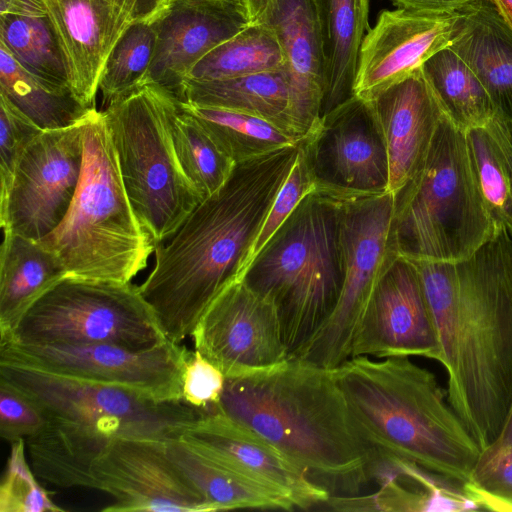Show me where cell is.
Returning <instances> with one entry per match:
<instances>
[{"label": "cell", "instance_id": "1", "mask_svg": "<svg viewBox=\"0 0 512 512\" xmlns=\"http://www.w3.org/2000/svg\"><path fill=\"white\" fill-rule=\"evenodd\" d=\"M509 234L496 227L458 262L411 260L437 327L448 402L482 450L499 437L512 404Z\"/></svg>", "mask_w": 512, "mask_h": 512}, {"label": "cell", "instance_id": "2", "mask_svg": "<svg viewBox=\"0 0 512 512\" xmlns=\"http://www.w3.org/2000/svg\"><path fill=\"white\" fill-rule=\"evenodd\" d=\"M300 142L236 163L226 184L156 246L154 268L140 290L169 341L191 336L216 297L243 279Z\"/></svg>", "mask_w": 512, "mask_h": 512}, {"label": "cell", "instance_id": "3", "mask_svg": "<svg viewBox=\"0 0 512 512\" xmlns=\"http://www.w3.org/2000/svg\"><path fill=\"white\" fill-rule=\"evenodd\" d=\"M214 411L268 440L330 496H357L385 464L355 421L333 369L297 357L226 378Z\"/></svg>", "mask_w": 512, "mask_h": 512}, {"label": "cell", "instance_id": "4", "mask_svg": "<svg viewBox=\"0 0 512 512\" xmlns=\"http://www.w3.org/2000/svg\"><path fill=\"white\" fill-rule=\"evenodd\" d=\"M333 372L359 428L384 460L415 465L463 490L482 449L433 373L406 356L351 357Z\"/></svg>", "mask_w": 512, "mask_h": 512}, {"label": "cell", "instance_id": "5", "mask_svg": "<svg viewBox=\"0 0 512 512\" xmlns=\"http://www.w3.org/2000/svg\"><path fill=\"white\" fill-rule=\"evenodd\" d=\"M82 136L83 166L69 210L39 241L60 259L67 277L131 282L156 245L128 197L102 111L88 113Z\"/></svg>", "mask_w": 512, "mask_h": 512}, {"label": "cell", "instance_id": "6", "mask_svg": "<svg viewBox=\"0 0 512 512\" xmlns=\"http://www.w3.org/2000/svg\"><path fill=\"white\" fill-rule=\"evenodd\" d=\"M339 197L315 189L266 242L243 281L275 307L289 357L324 325L342 287Z\"/></svg>", "mask_w": 512, "mask_h": 512}, {"label": "cell", "instance_id": "7", "mask_svg": "<svg viewBox=\"0 0 512 512\" xmlns=\"http://www.w3.org/2000/svg\"><path fill=\"white\" fill-rule=\"evenodd\" d=\"M400 255L458 262L496 229L472 171L465 132L443 116L419 172L395 194Z\"/></svg>", "mask_w": 512, "mask_h": 512}, {"label": "cell", "instance_id": "8", "mask_svg": "<svg viewBox=\"0 0 512 512\" xmlns=\"http://www.w3.org/2000/svg\"><path fill=\"white\" fill-rule=\"evenodd\" d=\"M178 99L141 84L102 111L131 204L155 245L167 241L203 201L179 162L173 139Z\"/></svg>", "mask_w": 512, "mask_h": 512}, {"label": "cell", "instance_id": "9", "mask_svg": "<svg viewBox=\"0 0 512 512\" xmlns=\"http://www.w3.org/2000/svg\"><path fill=\"white\" fill-rule=\"evenodd\" d=\"M0 378L33 398L48 419L103 443L118 438L169 441L209 413L184 399L161 401L133 389L8 362H0Z\"/></svg>", "mask_w": 512, "mask_h": 512}, {"label": "cell", "instance_id": "10", "mask_svg": "<svg viewBox=\"0 0 512 512\" xmlns=\"http://www.w3.org/2000/svg\"><path fill=\"white\" fill-rule=\"evenodd\" d=\"M166 340L140 286L65 277L40 297L11 335L0 342L114 344L142 351Z\"/></svg>", "mask_w": 512, "mask_h": 512}, {"label": "cell", "instance_id": "11", "mask_svg": "<svg viewBox=\"0 0 512 512\" xmlns=\"http://www.w3.org/2000/svg\"><path fill=\"white\" fill-rule=\"evenodd\" d=\"M342 287L319 331L293 356L335 369L350 358L357 325L381 278L400 256L395 194L339 197Z\"/></svg>", "mask_w": 512, "mask_h": 512}, {"label": "cell", "instance_id": "12", "mask_svg": "<svg viewBox=\"0 0 512 512\" xmlns=\"http://www.w3.org/2000/svg\"><path fill=\"white\" fill-rule=\"evenodd\" d=\"M189 350L168 339L135 351L114 344L32 345L0 342V362L133 389L158 400L182 397V372Z\"/></svg>", "mask_w": 512, "mask_h": 512}, {"label": "cell", "instance_id": "13", "mask_svg": "<svg viewBox=\"0 0 512 512\" xmlns=\"http://www.w3.org/2000/svg\"><path fill=\"white\" fill-rule=\"evenodd\" d=\"M83 120L44 130L28 145L7 195L0 199L3 231L41 240L62 222L82 171Z\"/></svg>", "mask_w": 512, "mask_h": 512}, {"label": "cell", "instance_id": "14", "mask_svg": "<svg viewBox=\"0 0 512 512\" xmlns=\"http://www.w3.org/2000/svg\"><path fill=\"white\" fill-rule=\"evenodd\" d=\"M316 189L338 197L388 191L384 141L367 102L354 95L301 140Z\"/></svg>", "mask_w": 512, "mask_h": 512}, {"label": "cell", "instance_id": "15", "mask_svg": "<svg viewBox=\"0 0 512 512\" xmlns=\"http://www.w3.org/2000/svg\"><path fill=\"white\" fill-rule=\"evenodd\" d=\"M90 481V489L113 498L103 512L213 511L170 459L162 440L114 439L91 464Z\"/></svg>", "mask_w": 512, "mask_h": 512}, {"label": "cell", "instance_id": "16", "mask_svg": "<svg viewBox=\"0 0 512 512\" xmlns=\"http://www.w3.org/2000/svg\"><path fill=\"white\" fill-rule=\"evenodd\" d=\"M191 336L195 350L226 378L266 369L289 358L275 307L243 280L216 297Z\"/></svg>", "mask_w": 512, "mask_h": 512}, {"label": "cell", "instance_id": "17", "mask_svg": "<svg viewBox=\"0 0 512 512\" xmlns=\"http://www.w3.org/2000/svg\"><path fill=\"white\" fill-rule=\"evenodd\" d=\"M421 356L443 361L435 320L415 264L399 256L377 284L357 325L351 357Z\"/></svg>", "mask_w": 512, "mask_h": 512}, {"label": "cell", "instance_id": "18", "mask_svg": "<svg viewBox=\"0 0 512 512\" xmlns=\"http://www.w3.org/2000/svg\"><path fill=\"white\" fill-rule=\"evenodd\" d=\"M151 23L155 51L142 84H156L182 101L184 81L196 63L251 20L244 0H169Z\"/></svg>", "mask_w": 512, "mask_h": 512}, {"label": "cell", "instance_id": "19", "mask_svg": "<svg viewBox=\"0 0 512 512\" xmlns=\"http://www.w3.org/2000/svg\"><path fill=\"white\" fill-rule=\"evenodd\" d=\"M180 437L225 467L282 493L295 508L310 509L330 497L276 446L220 412L207 413Z\"/></svg>", "mask_w": 512, "mask_h": 512}, {"label": "cell", "instance_id": "20", "mask_svg": "<svg viewBox=\"0 0 512 512\" xmlns=\"http://www.w3.org/2000/svg\"><path fill=\"white\" fill-rule=\"evenodd\" d=\"M457 18V12L381 11L360 49L354 95L372 97L450 46Z\"/></svg>", "mask_w": 512, "mask_h": 512}, {"label": "cell", "instance_id": "21", "mask_svg": "<svg viewBox=\"0 0 512 512\" xmlns=\"http://www.w3.org/2000/svg\"><path fill=\"white\" fill-rule=\"evenodd\" d=\"M364 100L386 148L388 191L396 194L422 168L444 114L421 67Z\"/></svg>", "mask_w": 512, "mask_h": 512}, {"label": "cell", "instance_id": "22", "mask_svg": "<svg viewBox=\"0 0 512 512\" xmlns=\"http://www.w3.org/2000/svg\"><path fill=\"white\" fill-rule=\"evenodd\" d=\"M77 100L95 109L99 81L114 46L135 22L103 0H44Z\"/></svg>", "mask_w": 512, "mask_h": 512}, {"label": "cell", "instance_id": "23", "mask_svg": "<svg viewBox=\"0 0 512 512\" xmlns=\"http://www.w3.org/2000/svg\"><path fill=\"white\" fill-rule=\"evenodd\" d=\"M270 25L282 46L289 89V113L305 138L318 125L324 90L319 26L312 0H274L260 20Z\"/></svg>", "mask_w": 512, "mask_h": 512}, {"label": "cell", "instance_id": "24", "mask_svg": "<svg viewBox=\"0 0 512 512\" xmlns=\"http://www.w3.org/2000/svg\"><path fill=\"white\" fill-rule=\"evenodd\" d=\"M456 12L450 48L485 87L495 117L512 125V28L491 0H474Z\"/></svg>", "mask_w": 512, "mask_h": 512}, {"label": "cell", "instance_id": "25", "mask_svg": "<svg viewBox=\"0 0 512 512\" xmlns=\"http://www.w3.org/2000/svg\"><path fill=\"white\" fill-rule=\"evenodd\" d=\"M321 39V117L354 96L360 49L369 28V0H312Z\"/></svg>", "mask_w": 512, "mask_h": 512}, {"label": "cell", "instance_id": "26", "mask_svg": "<svg viewBox=\"0 0 512 512\" xmlns=\"http://www.w3.org/2000/svg\"><path fill=\"white\" fill-rule=\"evenodd\" d=\"M0 249V339L29 308L67 277L60 259L39 240L4 230Z\"/></svg>", "mask_w": 512, "mask_h": 512}, {"label": "cell", "instance_id": "27", "mask_svg": "<svg viewBox=\"0 0 512 512\" xmlns=\"http://www.w3.org/2000/svg\"><path fill=\"white\" fill-rule=\"evenodd\" d=\"M166 448L170 459L213 511L295 508L282 493L225 467L181 437L166 441Z\"/></svg>", "mask_w": 512, "mask_h": 512}, {"label": "cell", "instance_id": "28", "mask_svg": "<svg viewBox=\"0 0 512 512\" xmlns=\"http://www.w3.org/2000/svg\"><path fill=\"white\" fill-rule=\"evenodd\" d=\"M182 102L258 116L303 139L296 133L290 117L284 69L224 80L186 79Z\"/></svg>", "mask_w": 512, "mask_h": 512}, {"label": "cell", "instance_id": "29", "mask_svg": "<svg viewBox=\"0 0 512 512\" xmlns=\"http://www.w3.org/2000/svg\"><path fill=\"white\" fill-rule=\"evenodd\" d=\"M421 71L444 116L459 129L485 126L495 117L485 87L450 46L427 59Z\"/></svg>", "mask_w": 512, "mask_h": 512}, {"label": "cell", "instance_id": "30", "mask_svg": "<svg viewBox=\"0 0 512 512\" xmlns=\"http://www.w3.org/2000/svg\"><path fill=\"white\" fill-rule=\"evenodd\" d=\"M0 93L42 130L70 127L93 110L82 105L69 88L55 87L31 74L1 43Z\"/></svg>", "mask_w": 512, "mask_h": 512}, {"label": "cell", "instance_id": "31", "mask_svg": "<svg viewBox=\"0 0 512 512\" xmlns=\"http://www.w3.org/2000/svg\"><path fill=\"white\" fill-rule=\"evenodd\" d=\"M284 64L282 46L274 29L263 21H255L206 54L186 79L224 80L283 70Z\"/></svg>", "mask_w": 512, "mask_h": 512}, {"label": "cell", "instance_id": "32", "mask_svg": "<svg viewBox=\"0 0 512 512\" xmlns=\"http://www.w3.org/2000/svg\"><path fill=\"white\" fill-rule=\"evenodd\" d=\"M181 103L235 163L295 145L302 140L258 116Z\"/></svg>", "mask_w": 512, "mask_h": 512}, {"label": "cell", "instance_id": "33", "mask_svg": "<svg viewBox=\"0 0 512 512\" xmlns=\"http://www.w3.org/2000/svg\"><path fill=\"white\" fill-rule=\"evenodd\" d=\"M173 139L181 167L201 198L218 192L236 163L181 101L173 120Z\"/></svg>", "mask_w": 512, "mask_h": 512}, {"label": "cell", "instance_id": "34", "mask_svg": "<svg viewBox=\"0 0 512 512\" xmlns=\"http://www.w3.org/2000/svg\"><path fill=\"white\" fill-rule=\"evenodd\" d=\"M0 43L34 76L55 87L69 88L63 57L47 16L0 14Z\"/></svg>", "mask_w": 512, "mask_h": 512}, {"label": "cell", "instance_id": "35", "mask_svg": "<svg viewBox=\"0 0 512 512\" xmlns=\"http://www.w3.org/2000/svg\"><path fill=\"white\" fill-rule=\"evenodd\" d=\"M469 159L487 211L496 227L512 229V177L493 119L465 132Z\"/></svg>", "mask_w": 512, "mask_h": 512}, {"label": "cell", "instance_id": "36", "mask_svg": "<svg viewBox=\"0 0 512 512\" xmlns=\"http://www.w3.org/2000/svg\"><path fill=\"white\" fill-rule=\"evenodd\" d=\"M156 33L146 21L133 22L114 46L104 66L99 90L106 107L142 84L153 59Z\"/></svg>", "mask_w": 512, "mask_h": 512}, {"label": "cell", "instance_id": "37", "mask_svg": "<svg viewBox=\"0 0 512 512\" xmlns=\"http://www.w3.org/2000/svg\"><path fill=\"white\" fill-rule=\"evenodd\" d=\"M463 491L482 508L512 512V448L483 449Z\"/></svg>", "mask_w": 512, "mask_h": 512}, {"label": "cell", "instance_id": "38", "mask_svg": "<svg viewBox=\"0 0 512 512\" xmlns=\"http://www.w3.org/2000/svg\"><path fill=\"white\" fill-rule=\"evenodd\" d=\"M25 439L11 443V452L0 485L1 512H58L63 509L37 482L24 454Z\"/></svg>", "mask_w": 512, "mask_h": 512}, {"label": "cell", "instance_id": "39", "mask_svg": "<svg viewBox=\"0 0 512 512\" xmlns=\"http://www.w3.org/2000/svg\"><path fill=\"white\" fill-rule=\"evenodd\" d=\"M42 131L0 93V199L10 189L22 154Z\"/></svg>", "mask_w": 512, "mask_h": 512}, {"label": "cell", "instance_id": "40", "mask_svg": "<svg viewBox=\"0 0 512 512\" xmlns=\"http://www.w3.org/2000/svg\"><path fill=\"white\" fill-rule=\"evenodd\" d=\"M316 189L315 181L301 147L297 159L280 187L252 248L249 265L266 242L291 215L302 199ZM249 267V266H248Z\"/></svg>", "mask_w": 512, "mask_h": 512}, {"label": "cell", "instance_id": "41", "mask_svg": "<svg viewBox=\"0 0 512 512\" xmlns=\"http://www.w3.org/2000/svg\"><path fill=\"white\" fill-rule=\"evenodd\" d=\"M47 417L28 394L0 378V435L10 443L40 431Z\"/></svg>", "mask_w": 512, "mask_h": 512}, {"label": "cell", "instance_id": "42", "mask_svg": "<svg viewBox=\"0 0 512 512\" xmlns=\"http://www.w3.org/2000/svg\"><path fill=\"white\" fill-rule=\"evenodd\" d=\"M226 377L197 350L189 351L182 372V397L200 409L213 412L219 403Z\"/></svg>", "mask_w": 512, "mask_h": 512}, {"label": "cell", "instance_id": "43", "mask_svg": "<svg viewBox=\"0 0 512 512\" xmlns=\"http://www.w3.org/2000/svg\"><path fill=\"white\" fill-rule=\"evenodd\" d=\"M126 12L135 22L154 20L169 0H103Z\"/></svg>", "mask_w": 512, "mask_h": 512}, {"label": "cell", "instance_id": "44", "mask_svg": "<svg viewBox=\"0 0 512 512\" xmlns=\"http://www.w3.org/2000/svg\"><path fill=\"white\" fill-rule=\"evenodd\" d=\"M397 8L432 13H454L474 0H392Z\"/></svg>", "mask_w": 512, "mask_h": 512}, {"label": "cell", "instance_id": "45", "mask_svg": "<svg viewBox=\"0 0 512 512\" xmlns=\"http://www.w3.org/2000/svg\"><path fill=\"white\" fill-rule=\"evenodd\" d=\"M0 14L44 17L47 16V10L44 0H0Z\"/></svg>", "mask_w": 512, "mask_h": 512}, {"label": "cell", "instance_id": "46", "mask_svg": "<svg viewBox=\"0 0 512 512\" xmlns=\"http://www.w3.org/2000/svg\"><path fill=\"white\" fill-rule=\"evenodd\" d=\"M491 445L498 448H512V404L499 437Z\"/></svg>", "mask_w": 512, "mask_h": 512}, {"label": "cell", "instance_id": "47", "mask_svg": "<svg viewBox=\"0 0 512 512\" xmlns=\"http://www.w3.org/2000/svg\"><path fill=\"white\" fill-rule=\"evenodd\" d=\"M498 9L501 16L512 28V0H491Z\"/></svg>", "mask_w": 512, "mask_h": 512}, {"label": "cell", "instance_id": "48", "mask_svg": "<svg viewBox=\"0 0 512 512\" xmlns=\"http://www.w3.org/2000/svg\"><path fill=\"white\" fill-rule=\"evenodd\" d=\"M503 122V121H502ZM503 141L512 166V125L503 122Z\"/></svg>", "mask_w": 512, "mask_h": 512}, {"label": "cell", "instance_id": "49", "mask_svg": "<svg viewBox=\"0 0 512 512\" xmlns=\"http://www.w3.org/2000/svg\"><path fill=\"white\" fill-rule=\"evenodd\" d=\"M509 233H511V234H512V229H511V231H510Z\"/></svg>", "mask_w": 512, "mask_h": 512}]
</instances>
